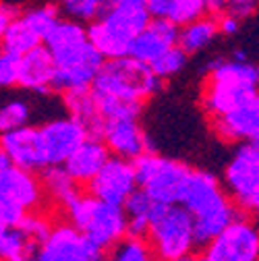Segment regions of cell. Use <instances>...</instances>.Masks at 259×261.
Wrapping results in <instances>:
<instances>
[{
  "label": "cell",
  "mask_w": 259,
  "mask_h": 261,
  "mask_svg": "<svg viewBox=\"0 0 259 261\" xmlns=\"http://www.w3.org/2000/svg\"><path fill=\"white\" fill-rule=\"evenodd\" d=\"M156 207H158V203L139 187L128 195L126 201L122 203V210L126 214V237L145 239V232L149 228V220H151Z\"/></svg>",
  "instance_id": "603a6c76"
},
{
  "label": "cell",
  "mask_w": 259,
  "mask_h": 261,
  "mask_svg": "<svg viewBox=\"0 0 259 261\" xmlns=\"http://www.w3.org/2000/svg\"><path fill=\"white\" fill-rule=\"evenodd\" d=\"M172 0H147V9L151 17H168Z\"/></svg>",
  "instance_id": "8d00e7d4"
},
{
  "label": "cell",
  "mask_w": 259,
  "mask_h": 261,
  "mask_svg": "<svg viewBox=\"0 0 259 261\" xmlns=\"http://www.w3.org/2000/svg\"><path fill=\"white\" fill-rule=\"evenodd\" d=\"M44 199L42 180L25 168L9 164L0 170V220L17 226L29 212H36Z\"/></svg>",
  "instance_id": "30bf717a"
},
{
  "label": "cell",
  "mask_w": 259,
  "mask_h": 261,
  "mask_svg": "<svg viewBox=\"0 0 259 261\" xmlns=\"http://www.w3.org/2000/svg\"><path fill=\"white\" fill-rule=\"evenodd\" d=\"M176 42H178V25H174L166 17H151L149 23L133 40L128 56H133L139 62L151 64L160 54H164L168 48L176 46Z\"/></svg>",
  "instance_id": "ac0fdd59"
},
{
  "label": "cell",
  "mask_w": 259,
  "mask_h": 261,
  "mask_svg": "<svg viewBox=\"0 0 259 261\" xmlns=\"http://www.w3.org/2000/svg\"><path fill=\"white\" fill-rule=\"evenodd\" d=\"M0 147L5 149L7 158L13 166L38 172L44 170V158L40 149V137H38V126L25 124L15 130L0 135Z\"/></svg>",
  "instance_id": "d6986e66"
},
{
  "label": "cell",
  "mask_w": 259,
  "mask_h": 261,
  "mask_svg": "<svg viewBox=\"0 0 259 261\" xmlns=\"http://www.w3.org/2000/svg\"><path fill=\"white\" fill-rule=\"evenodd\" d=\"M145 243L156 261L189 259L197 247L195 226L189 212L180 203H158L145 232Z\"/></svg>",
  "instance_id": "8992f818"
},
{
  "label": "cell",
  "mask_w": 259,
  "mask_h": 261,
  "mask_svg": "<svg viewBox=\"0 0 259 261\" xmlns=\"http://www.w3.org/2000/svg\"><path fill=\"white\" fill-rule=\"evenodd\" d=\"M40 243L29 241L17 226L0 220V261H36Z\"/></svg>",
  "instance_id": "d4e9b609"
},
{
  "label": "cell",
  "mask_w": 259,
  "mask_h": 261,
  "mask_svg": "<svg viewBox=\"0 0 259 261\" xmlns=\"http://www.w3.org/2000/svg\"><path fill=\"white\" fill-rule=\"evenodd\" d=\"M212 130L224 143H249L259 130V89L222 116L210 118Z\"/></svg>",
  "instance_id": "9a60e30c"
},
{
  "label": "cell",
  "mask_w": 259,
  "mask_h": 261,
  "mask_svg": "<svg viewBox=\"0 0 259 261\" xmlns=\"http://www.w3.org/2000/svg\"><path fill=\"white\" fill-rule=\"evenodd\" d=\"M208 261H259V222L239 214L203 245Z\"/></svg>",
  "instance_id": "8fae6325"
},
{
  "label": "cell",
  "mask_w": 259,
  "mask_h": 261,
  "mask_svg": "<svg viewBox=\"0 0 259 261\" xmlns=\"http://www.w3.org/2000/svg\"><path fill=\"white\" fill-rule=\"evenodd\" d=\"M40 44H44V38L38 34L34 29V25H31L21 13H17V17L11 21L9 29L5 31L3 40H0V48L15 58L23 56L25 52L34 50Z\"/></svg>",
  "instance_id": "cb8c5ba5"
},
{
  "label": "cell",
  "mask_w": 259,
  "mask_h": 261,
  "mask_svg": "<svg viewBox=\"0 0 259 261\" xmlns=\"http://www.w3.org/2000/svg\"><path fill=\"white\" fill-rule=\"evenodd\" d=\"M40 149L44 158V166H62L67 160L89 135L85 126L73 116L52 118L38 126Z\"/></svg>",
  "instance_id": "4fadbf2b"
},
{
  "label": "cell",
  "mask_w": 259,
  "mask_h": 261,
  "mask_svg": "<svg viewBox=\"0 0 259 261\" xmlns=\"http://www.w3.org/2000/svg\"><path fill=\"white\" fill-rule=\"evenodd\" d=\"M222 185L243 214L259 222V147L239 143L226 162Z\"/></svg>",
  "instance_id": "9c48e42d"
},
{
  "label": "cell",
  "mask_w": 259,
  "mask_h": 261,
  "mask_svg": "<svg viewBox=\"0 0 259 261\" xmlns=\"http://www.w3.org/2000/svg\"><path fill=\"white\" fill-rule=\"evenodd\" d=\"M104 253L71 222H60L40 243L36 261H104Z\"/></svg>",
  "instance_id": "7c38bea8"
},
{
  "label": "cell",
  "mask_w": 259,
  "mask_h": 261,
  "mask_svg": "<svg viewBox=\"0 0 259 261\" xmlns=\"http://www.w3.org/2000/svg\"><path fill=\"white\" fill-rule=\"evenodd\" d=\"M31 106L25 100H11L0 106V135L29 124Z\"/></svg>",
  "instance_id": "f1b7e54d"
},
{
  "label": "cell",
  "mask_w": 259,
  "mask_h": 261,
  "mask_svg": "<svg viewBox=\"0 0 259 261\" xmlns=\"http://www.w3.org/2000/svg\"><path fill=\"white\" fill-rule=\"evenodd\" d=\"M9 164H11V162H9L7 153H5V149H3V147H0V170H5V168H7Z\"/></svg>",
  "instance_id": "74e56055"
},
{
  "label": "cell",
  "mask_w": 259,
  "mask_h": 261,
  "mask_svg": "<svg viewBox=\"0 0 259 261\" xmlns=\"http://www.w3.org/2000/svg\"><path fill=\"white\" fill-rule=\"evenodd\" d=\"M133 164L137 174V187L145 191L156 203H180L183 191L193 170L191 166H187L180 160L153 153L151 149L135 158Z\"/></svg>",
  "instance_id": "ba28073f"
},
{
  "label": "cell",
  "mask_w": 259,
  "mask_h": 261,
  "mask_svg": "<svg viewBox=\"0 0 259 261\" xmlns=\"http://www.w3.org/2000/svg\"><path fill=\"white\" fill-rule=\"evenodd\" d=\"M44 46L56 64V91L89 87L104 62L87 36V25L69 17L58 19L44 38Z\"/></svg>",
  "instance_id": "7a4b0ae2"
},
{
  "label": "cell",
  "mask_w": 259,
  "mask_h": 261,
  "mask_svg": "<svg viewBox=\"0 0 259 261\" xmlns=\"http://www.w3.org/2000/svg\"><path fill=\"white\" fill-rule=\"evenodd\" d=\"M62 104L67 108L69 116L79 120L89 137L100 139L102 137V126L104 118L98 110V104L93 100V93L89 87H75V89H64L62 91Z\"/></svg>",
  "instance_id": "44dd1931"
},
{
  "label": "cell",
  "mask_w": 259,
  "mask_h": 261,
  "mask_svg": "<svg viewBox=\"0 0 259 261\" xmlns=\"http://www.w3.org/2000/svg\"><path fill=\"white\" fill-rule=\"evenodd\" d=\"M180 205L189 212L195 226L197 245H205L241 212L226 193L222 180L210 170L193 168L183 191Z\"/></svg>",
  "instance_id": "3957f363"
},
{
  "label": "cell",
  "mask_w": 259,
  "mask_h": 261,
  "mask_svg": "<svg viewBox=\"0 0 259 261\" xmlns=\"http://www.w3.org/2000/svg\"><path fill=\"white\" fill-rule=\"evenodd\" d=\"M135 189H137V174L133 160L112 153L104 162V166L98 170V174L87 182L89 195L114 205H122Z\"/></svg>",
  "instance_id": "5bb4252c"
},
{
  "label": "cell",
  "mask_w": 259,
  "mask_h": 261,
  "mask_svg": "<svg viewBox=\"0 0 259 261\" xmlns=\"http://www.w3.org/2000/svg\"><path fill=\"white\" fill-rule=\"evenodd\" d=\"M100 139L106 143L112 155H120L126 160H135L149 151V139L139 124V116L106 118Z\"/></svg>",
  "instance_id": "2e32d148"
},
{
  "label": "cell",
  "mask_w": 259,
  "mask_h": 261,
  "mask_svg": "<svg viewBox=\"0 0 259 261\" xmlns=\"http://www.w3.org/2000/svg\"><path fill=\"white\" fill-rule=\"evenodd\" d=\"M17 228H19V230H21L29 241L42 243V241L48 237L52 224H50L44 216H40V214H36V212H29V214L17 224Z\"/></svg>",
  "instance_id": "1f68e13d"
},
{
  "label": "cell",
  "mask_w": 259,
  "mask_h": 261,
  "mask_svg": "<svg viewBox=\"0 0 259 261\" xmlns=\"http://www.w3.org/2000/svg\"><path fill=\"white\" fill-rule=\"evenodd\" d=\"M69 222L100 249H114L126 237V214L122 205L102 201L93 195H79L67 207Z\"/></svg>",
  "instance_id": "52a82bcc"
},
{
  "label": "cell",
  "mask_w": 259,
  "mask_h": 261,
  "mask_svg": "<svg viewBox=\"0 0 259 261\" xmlns=\"http://www.w3.org/2000/svg\"><path fill=\"white\" fill-rule=\"evenodd\" d=\"M149 19L147 0H104L98 17L87 23V36L104 60L128 56L133 40Z\"/></svg>",
  "instance_id": "277c9868"
},
{
  "label": "cell",
  "mask_w": 259,
  "mask_h": 261,
  "mask_svg": "<svg viewBox=\"0 0 259 261\" xmlns=\"http://www.w3.org/2000/svg\"><path fill=\"white\" fill-rule=\"evenodd\" d=\"M110 158V149L102 139L87 137L67 160H64V170L71 174L77 185H87L98 170L104 166V162Z\"/></svg>",
  "instance_id": "ffe728a7"
},
{
  "label": "cell",
  "mask_w": 259,
  "mask_h": 261,
  "mask_svg": "<svg viewBox=\"0 0 259 261\" xmlns=\"http://www.w3.org/2000/svg\"><path fill=\"white\" fill-rule=\"evenodd\" d=\"M216 19H218V29H220L222 36H235L237 31L241 29V21H243L232 13H222Z\"/></svg>",
  "instance_id": "e575fe53"
},
{
  "label": "cell",
  "mask_w": 259,
  "mask_h": 261,
  "mask_svg": "<svg viewBox=\"0 0 259 261\" xmlns=\"http://www.w3.org/2000/svg\"><path fill=\"white\" fill-rule=\"evenodd\" d=\"M31 25H34V29L38 31V34L42 38H46L50 34V29L58 23V19L62 17L60 15V9L56 7V3H42V5H34L29 7L21 13Z\"/></svg>",
  "instance_id": "83f0119b"
},
{
  "label": "cell",
  "mask_w": 259,
  "mask_h": 261,
  "mask_svg": "<svg viewBox=\"0 0 259 261\" xmlns=\"http://www.w3.org/2000/svg\"><path fill=\"white\" fill-rule=\"evenodd\" d=\"M17 85V58L0 48V87Z\"/></svg>",
  "instance_id": "d6a6232c"
},
{
  "label": "cell",
  "mask_w": 259,
  "mask_h": 261,
  "mask_svg": "<svg viewBox=\"0 0 259 261\" xmlns=\"http://www.w3.org/2000/svg\"><path fill=\"white\" fill-rule=\"evenodd\" d=\"M17 85L38 95L56 91V64L44 44L17 58Z\"/></svg>",
  "instance_id": "e0dca14e"
},
{
  "label": "cell",
  "mask_w": 259,
  "mask_h": 261,
  "mask_svg": "<svg viewBox=\"0 0 259 261\" xmlns=\"http://www.w3.org/2000/svg\"><path fill=\"white\" fill-rule=\"evenodd\" d=\"M203 15H208V0H172V7L166 19L180 27Z\"/></svg>",
  "instance_id": "4dcf8cb0"
},
{
  "label": "cell",
  "mask_w": 259,
  "mask_h": 261,
  "mask_svg": "<svg viewBox=\"0 0 259 261\" xmlns=\"http://www.w3.org/2000/svg\"><path fill=\"white\" fill-rule=\"evenodd\" d=\"M189 60V54L176 44L172 48H168L164 54H160L151 64H149V69L162 79V81H166L170 77H176L183 69H185V64Z\"/></svg>",
  "instance_id": "4316f807"
},
{
  "label": "cell",
  "mask_w": 259,
  "mask_h": 261,
  "mask_svg": "<svg viewBox=\"0 0 259 261\" xmlns=\"http://www.w3.org/2000/svg\"><path fill=\"white\" fill-rule=\"evenodd\" d=\"M218 36H220L218 19L214 15H203L195 21L178 27V42L176 44L191 56V54H199L208 46H212Z\"/></svg>",
  "instance_id": "7402d4cb"
},
{
  "label": "cell",
  "mask_w": 259,
  "mask_h": 261,
  "mask_svg": "<svg viewBox=\"0 0 259 261\" xmlns=\"http://www.w3.org/2000/svg\"><path fill=\"white\" fill-rule=\"evenodd\" d=\"M42 187L44 193L60 203L62 207H67L71 201H75L81 191L77 187V182L71 178V174L64 170V166H48L42 170Z\"/></svg>",
  "instance_id": "484cf974"
},
{
  "label": "cell",
  "mask_w": 259,
  "mask_h": 261,
  "mask_svg": "<svg viewBox=\"0 0 259 261\" xmlns=\"http://www.w3.org/2000/svg\"><path fill=\"white\" fill-rule=\"evenodd\" d=\"M162 83L164 81L149 69V64L133 56H120L102 62L89 89L106 120L116 116H139L145 102L162 89Z\"/></svg>",
  "instance_id": "6da1fadb"
},
{
  "label": "cell",
  "mask_w": 259,
  "mask_h": 261,
  "mask_svg": "<svg viewBox=\"0 0 259 261\" xmlns=\"http://www.w3.org/2000/svg\"><path fill=\"white\" fill-rule=\"evenodd\" d=\"M15 17H17V9H15L13 5L3 3V0H0V40H3L5 31L9 29V25H11V21H13Z\"/></svg>",
  "instance_id": "d590c367"
},
{
  "label": "cell",
  "mask_w": 259,
  "mask_h": 261,
  "mask_svg": "<svg viewBox=\"0 0 259 261\" xmlns=\"http://www.w3.org/2000/svg\"><path fill=\"white\" fill-rule=\"evenodd\" d=\"M259 89L257 67L249 60L218 58L208 67L201 87V106L210 118L222 116Z\"/></svg>",
  "instance_id": "5b68a950"
},
{
  "label": "cell",
  "mask_w": 259,
  "mask_h": 261,
  "mask_svg": "<svg viewBox=\"0 0 259 261\" xmlns=\"http://www.w3.org/2000/svg\"><path fill=\"white\" fill-rule=\"evenodd\" d=\"M185 261H187V259H185Z\"/></svg>",
  "instance_id": "ab89813d"
},
{
  "label": "cell",
  "mask_w": 259,
  "mask_h": 261,
  "mask_svg": "<svg viewBox=\"0 0 259 261\" xmlns=\"http://www.w3.org/2000/svg\"><path fill=\"white\" fill-rule=\"evenodd\" d=\"M54 3L60 9L62 17L81 21L85 25L98 17V13L104 7V0H54Z\"/></svg>",
  "instance_id": "f546056e"
},
{
  "label": "cell",
  "mask_w": 259,
  "mask_h": 261,
  "mask_svg": "<svg viewBox=\"0 0 259 261\" xmlns=\"http://www.w3.org/2000/svg\"><path fill=\"white\" fill-rule=\"evenodd\" d=\"M257 7H259V0H228L226 13H232L239 19H247L257 11Z\"/></svg>",
  "instance_id": "836d02e7"
},
{
  "label": "cell",
  "mask_w": 259,
  "mask_h": 261,
  "mask_svg": "<svg viewBox=\"0 0 259 261\" xmlns=\"http://www.w3.org/2000/svg\"><path fill=\"white\" fill-rule=\"evenodd\" d=\"M257 79H259V67H257Z\"/></svg>",
  "instance_id": "f35d334b"
}]
</instances>
